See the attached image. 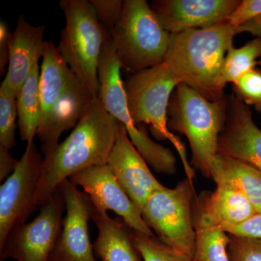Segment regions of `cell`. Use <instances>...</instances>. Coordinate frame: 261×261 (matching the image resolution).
<instances>
[{
    "instance_id": "cell-28",
    "label": "cell",
    "mask_w": 261,
    "mask_h": 261,
    "mask_svg": "<svg viewBox=\"0 0 261 261\" xmlns=\"http://www.w3.org/2000/svg\"><path fill=\"white\" fill-rule=\"evenodd\" d=\"M229 261H261L260 239L229 234Z\"/></svg>"
},
{
    "instance_id": "cell-21",
    "label": "cell",
    "mask_w": 261,
    "mask_h": 261,
    "mask_svg": "<svg viewBox=\"0 0 261 261\" xmlns=\"http://www.w3.org/2000/svg\"><path fill=\"white\" fill-rule=\"evenodd\" d=\"M211 178L236 187L261 213V172L248 163L218 153L211 168Z\"/></svg>"
},
{
    "instance_id": "cell-17",
    "label": "cell",
    "mask_w": 261,
    "mask_h": 261,
    "mask_svg": "<svg viewBox=\"0 0 261 261\" xmlns=\"http://www.w3.org/2000/svg\"><path fill=\"white\" fill-rule=\"evenodd\" d=\"M46 27H34L20 15L10 37V60L5 80L18 94L36 62L42 58Z\"/></svg>"
},
{
    "instance_id": "cell-35",
    "label": "cell",
    "mask_w": 261,
    "mask_h": 261,
    "mask_svg": "<svg viewBox=\"0 0 261 261\" xmlns=\"http://www.w3.org/2000/svg\"><path fill=\"white\" fill-rule=\"evenodd\" d=\"M260 63H261V57H260Z\"/></svg>"
},
{
    "instance_id": "cell-11",
    "label": "cell",
    "mask_w": 261,
    "mask_h": 261,
    "mask_svg": "<svg viewBox=\"0 0 261 261\" xmlns=\"http://www.w3.org/2000/svg\"><path fill=\"white\" fill-rule=\"evenodd\" d=\"M58 189L64 199L66 215L50 261H96L89 232V221L95 214L92 201L69 179Z\"/></svg>"
},
{
    "instance_id": "cell-29",
    "label": "cell",
    "mask_w": 261,
    "mask_h": 261,
    "mask_svg": "<svg viewBox=\"0 0 261 261\" xmlns=\"http://www.w3.org/2000/svg\"><path fill=\"white\" fill-rule=\"evenodd\" d=\"M99 23L110 36L121 18L123 1L121 0H90Z\"/></svg>"
},
{
    "instance_id": "cell-5",
    "label": "cell",
    "mask_w": 261,
    "mask_h": 261,
    "mask_svg": "<svg viewBox=\"0 0 261 261\" xmlns=\"http://www.w3.org/2000/svg\"><path fill=\"white\" fill-rule=\"evenodd\" d=\"M65 18L58 49L70 70L99 98V59L108 34L88 0H61Z\"/></svg>"
},
{
    "instance_id": "cell-33",
    "label": "cell",
    "mask_w": 261,
    "mask_h": 261,
    "mask_svg": "<svg viewBox=\"0 0 261 261\" xmlns=\"http://www.w3.org/2000/svg\"><path fill=\"white\" fill-rule=\"evenodd\" d=\"M19 163L10 153V150L0 146V181H5L14 172Z\"/></svg>"
},
{
    "instance_id": "cell-18",
    "label": "cell",
    "mask_w": 261,
    "mask_h": 261,
    "mask_svg": "<svg viewBox=\"0 0 261 261\" xmlns=\"http://www.w3.org/2000/svg\"><path fill=\"white\" fill-rule=\"evenodd\" d=\"M92 221L98 229L94 253L102 261H142L134 242V230L121 218L95 214Z\"/></svg>"
},
{
    "instance_id": "cell-4",
    "label": "cell",
    "mask_w": 261,
    "mask_h": 261,
    "mask_svg": "<svg viewBox=\"0 0 261 261\" xmlns=\"http://www.w3.org/2000/svg\"><path fill=\"white\" fill-rule=\"evenodd\" d=\"M179 84L164 62L132 73L123 82L127 106L135 124L149 126L158 140H168L177 151L187 178L193 182L195 169L189 162L186 146L168 126V109L173 91Z\"/></svg>"
},
{
    "instance_id": "cell-13",
    "label": "cell",
    "mask_w": 261,
    "mask_h": 261,
    "mask_svg": "<svg viewBox=\"0 0 261 261\" xmlns=\"http://www.w3.org/2000/svg\"><path fill=\"white\" fill-rule=\"evenodd\" d=\"M239 0H156L150 7L170 34L208 29L226 21Z\"/></svg>"
},
{
    "instance_id": "cell-6",
    "label": "cell",
    "mask_w": 261,
    "mask_h": 261,
    "mask_svg": "<svg viewBox=\"0 0 261 261\" xmlns=\"http://www.w3.org/2000/svg\"><path fill=\"white\" fill-rule=\"evenodd\" d=\"M171 34L147 1L125 0L111 37L121 68L135 73L164 62Z\"/></svg>"
},
{
    "instance_id": "cell-31",
    "label": "cell",
    "mask_w": 261,
    "mask_h": 261,
    "mask_svg": "<svg viewBox=\"0 0 261 261\" xmlns=\"http://www.w3.org/2000/svg\"><path fill=\"white\" fill-rule=\"evenodd\" d=\"M224 231L228 234L261 240V213L254 215L243 224L226 228Z\"/></svg>"
},
{
    "instance_id": "cell-10",
    "label": "cell",
    "mask_w": 261,
    "mask_h": 261,
    "mask_svg": "<svg viewBox=\"0 0 261 261\" xmlns=\"http://www.w3.org/2000/svg\"><path fill=\"white\" fill-rule=\"evenodd\" d=\"M43 161L34 142L27 144L16 169L0 187V248L12 230L27 222L37 206Z\"/></svg>"
},
{
    "instance_id": "cell-27",
    "label": "cell",
    "mask_w": 261,
    "mask_h": 261,
    "mask_svg": "<svg viewBox=\"0 0 261 261\" xmlns=\"http://www.w3.org/2000/svg\"><path fill=\"white\" fill-rule=\"evenodd\" d=\"M233 94L261 113V70L253 68L233 83Z\"/></svg>"
},
{
    "instance_id": "cell-7",
    "label": "cell",
    "mask_w": 261,
    "mask_h": 261,
    "mask_svg": "<svg viewBox=\"0 0 261 261\" xmlns=\"http://www.w3.org/2000/svg\"><path fill=\"white\" fill-rule=\"evenodd\" d=\"M121 70L112 38L108 34L98 68L99 100L106 111L125 127L132 143L156 172L174 175L176 159L172 151L154 142L147 134L146 125L135 124L132 120L127 106Z\"/></svg>"
},
{
    "instance_id": "cell-24",
    "label": "cell",
    "mask_w": 261,
    "mask_h": 261,
    "mask_svg": "<svg viewBox=\"0 0 261 261\" xmlns=\"http://www.w3.org/2000/svg\"><path fill=\"white\" fill-rule=\"evenodd\" d=\"M261 57V38H255L240 48H230L225 57L221 73V84L226 87L255 68Z\"/></svg>"
},
{
    "instance_id": "cell-2",
    "label": "cell",
    "mask_w": 261,
    "mask_h": 261,
    "mask_svg": "<svg viewBox=\"0 0 261 261\" xmlns=\"http://www.w3.org/2000/svg\"><path fill=\"white\" fill-rule=\"evenodd\" d=\"M237 34L238 29L226 20L211 28L171 34L164 63L179 84L212 102L222 100L223 64Z\"/></svg>"
},
{
    "instance_id": "cell-1",
    "label": "cell",
    "mask_w": 261,
    "mask_h": 261,
    "mask_svg": "<svg viewBox=\"0 0 261 261\" xmlns=\"http://www.w3.org/2000/svg\"><path fill=\"white\" fill-rule=\"evenodd\" d=\"M120 123L94 98L70 135L43 156L36 204L44 205L60 185L87 168L107 164Z\"/></svg>"
},
{
    "instance_id": "cell-32",
    "label": "cell",
    "mask_w": 261,
    "mask_h": 261,
    "mask_svg": "<svg viewBox=\"0 0 261 261\" xmlns=\"http://www.w3.org/2000/svg\"><path fill=\"white\" fill-rule=\"evenodd\" d=\"M11 32L8 30L6 23L3 20L0 22V73L1 75L5 72V68L9 64L10 37Z\"/></svg>"
},
{
    "instance_id": "cell-22",
    "label": "cell",
    "mask_w": 261,
    "mask_h": 261,
    "mask_svg": "<svg viewBox=\"0 0 261 261\" xmlns=\"http://www.w3.org/2000/svg\"><path fill=\"white\" fill-rule=\"evenodd\" d=\"M70 72L71 70L62 58L58 47L51 41H46L39 79L42 107L40 123L45 120L63 94Z\"/></svg>"
},
{
    "instance_id": "cell-8",
    "label": "cell",
    "mask_w": 261,
    "mask_h": 261,
    "mask_svg": "<svg viewBox=\"0 0 261 261\" xmlns=\"http://www.w3.org/2000/svg\"><path fill=\"white\" fill-rule=\"evenodd\" d=\"M194 184L188 178L174 188L163 187L149 197L142 208V218L160 242L194 258L195 231Z\"/></svg>"
},
{
    "instance_id": "cell-14",
    "label": "cell",
    "mask_w": 261,
    "mask_h": 261,
    "mask_svg": "<svg viewBox=\"0 0 261 261\" xmlns=\"http://www.w3.org/2000/svg\"><path fill=\"white\" fill-rule=\"evenodd\" d=\"M107 165L140 212L149 197L164 187L151 173L147 163L130 142L121 123Z\"/></svg>"
},
{
    "instance_id": "cell-20",
    "label": "cell",
    "mask_w": 261,
    "mask_h": 261,
    "mask_svg": "<svg viewBox=\"0 0 261 261\" xmlns=\"http://www.w3.org/2000/svg\"><path fill=\"white\" fill-rule=\"evenodd\" d=\"M195 231V261H229V234L215 223L206 211L202 193L196 196L193 205Z\"/></svg>"
},
{
    "instance_id": "cell-23",
    "label": "cell",
    "mask_w": 261,
    "mask_h": 261,
    "mask_svg": "<svg viewBox=\"0 0 261 261\" xmlns=\"http://www.w3.org/2000/svg\"><path fill=\"white\" fill-rule=\"evenodd\" d=\"M41 68L39 61L34 63L17 97L19 133L27 144L34 142L42 116L39 79Z\"/></svg>"
},
{
    "instance_id": "cell-19",
    "label": "cell",
    "mask_w": 261,
    "mask_h": 261,
    "mask_svg": "<svg viewBox=\"0 0 261 261\" xmlns=\"http://www.w3.org/2000/svg\"><path fill=\"white\" fill-rule=\"evenodd\" d=\"M216 184L214 192L202 193L207 214L224 230L243 224L257 214L251 202L236 187L228 182Z\"/></svg>"
},
{
    "instance_id": "cell-16",
    "label": "cell",
    "mask_w": 261,
    "mask_h": 261,
    "mask_svg": "<svg viewBox=\"0 0 261 261\" xmlns=\"http://www.w3.org/2000/svg\"><path fill=\"white\" fill-rule=\"evenodd\" d=\"M94 98L97 97L71 70L63 94L38 128L43 156L59 144L63 132L75 128Z\"/></svg>"
},
{
    "instance_id": "cell-3",
    "label": "cell",
    "mask_w": 261,
    "mask_h": 261,
    "mask_svg": "<svg viewBox=\"0 0 261 261\" xmlns=\"http://www.w3.org/2000/svg\"><path fill=\"white\" fill-rule=\"evenodd\" d=\"M226 106V97L212 102L183 84H178L170 99L168 128L186 137L192 151V166L207 178L219 153Z\"/></svg>"
},
{
    "instance_id": "cell-15",
    "label": "cell",
    "mask_w": 261,
    "mask_h": 261,
    "mask_svg": "<svg viewBox=\"0 0 261 261\" xmlns=\"http://www.w3.org/2000/svg\"><path fill=\"white\" fill-rule=\"evenodd\" d=\"M226 102L219 153L248 163L261 172V129L254 122L250 108L234 94L227 96Z\"/></svg>"
},
{
    "instance_id": "cell-34",
    "label": "cell",
    "mask_w": 261,
    "mask_h": 261,
    "mask_svg": "<svg viewBox=\"0 0 261 261\" xmlns=\"http://www.w3.org/2000/svg\"><path fill=\"white\" fill-rule=\"evenodd\" d=\"M238 34L248 33L256 38H261V16L247 22L238 28Z\"/></svg>"
},
{
    "instance_id": "cell-9",
    "label": "cell",
    "mask_w": 261,
    "mask_h": 261,
    "mask_svg": "<svg viewBox=\"0 0 261 261\" xmlns=\"http://www.w3.org/2000/svg\"><path fill=\"white\" fill-rule=\"evenodd\" d=\"M64 199L59 189L32 221L12 230L0 248V260L50 261L63 228Z\"/></svg>"
},
{
    "instance_id": "cell-12",
    "label": "cell",
    "mask_w": 261,
    "mask_h": 261,
    "mask_svg": "<svg viewBox=\"0 0 261 261\" xmlns=\"http://www.w3.org/2000/svg\"><path fill=\"white\" fill-rule=\"evenodd\" d=\"M69 180L88 195L97 214L113 211L136 232L156 238L107 164L87 168L73 175Z\"/></svg>"
},
{
    "instance_id": "cell-26",
    "label": "cell",
    "mask_w": 261,
    "mask_h": 261,
    "mask_svg": "<svg viewBox=\"0 0 261 261\" xmlns=\"http://www.w3.org/2000/svg\"><path fill=\"white\" fill-rule=\"evenodd\" d=\"M134 242L143 261H195L192 257L164 245L157 238L135 231Z\"/></svg>"
},
{
    "instance_id": "cell-30",
    "label": "cell",
    "mask_w": 261,
    "mask_h": 261,
    "mask_svg": "<svg viewBox=\"0 0 261 261\" xmlns=\"http://www.w3.org/2000/svg\"><path fill=\"white\" fill-rule=\"evenodd\" d=\"M259 16H261V0H243L226 21L238 29Z\"/></svg>"
},
{
    "instance_id": "cell-25",
    "label": "cell",
    "mask_w": 261,
    "mask_h": 261,
    "mask_svg": "<svg viewBox=\"0 0 261 261\" xmlns=\"http://www.w3.org/2000/svg\"><path fill=\"white\" fill-rule=\"evenodd\" d=\"M17 97L18 94L3 80L0 87V146L8 150L15 145Z\"/></svg>"
}]
</instances>
